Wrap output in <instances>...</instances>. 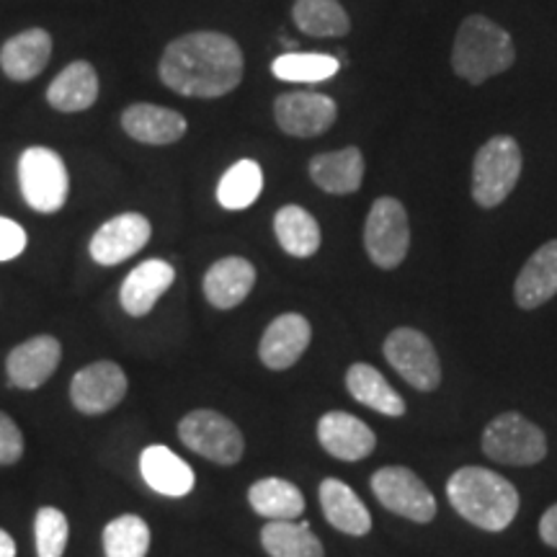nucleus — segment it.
Masks as SVG:
<instances>
[{"label":"nucleus","mask_w":557,"mask_h":557,"mask_svg":"<svg viewBox=\"0 0 557 557\" xmlns=\"http://www.w3.org/2000/svg\"><path fill=\"white\" fill-rule=\"evenodd\" d=\"M243 50L220 32H194L173 39L160 58V81L178 96L220 99L243 81Z\"/></svg>","instance_id":"nucleus-1"},{"label":"nucleus","mask_w":557,"mask_h":557,"mask_svg":"<svg viewBox=\"0 0 557 557\" xmlns=\"http://www.w3.org/2000/svg\"><path fill=\"white\" fill-rule=\"evenodd\" d=\"M447 496L459 517L485 532H504L519 511L517 487L485 468L457 470L447 483Z\"/></svg>","instance_id":"nucleus-2"},{"label":"nucleus","mask_w":557,"mask_h":557,"mask_svg":"<svg viewBox=\"0 0 557 557\" xmlns=\"http://www.w3.org/2000/svg\"><path fill=\"white\" fill-rule=\"evenodd\" d=\"M517 60L511 34L500 29L496 21L487 16H468L459 26L455 50H451V67L459 78L472 86H480L493 75L506 73Z\"/></svg>","instance_id":"nucleus-3"},{"label":"nucleus","mask_w":557,"mask_h":557,"mask_svg":"<svg viewBox=\"0 0 557 557\" xmlns=\"http://www.w3.org/2000/svg\"><path fill=\"white\" fill-rule=\"evenodd\" d=\"M521 176V150L513 137H491L472 163V199L480 207L504 205Z\"/></svg>","instance_id":"nucleus-4"},{"label":"nucleus","mask_w":557,"mask_h":557,"mask_svg":"<svg viewBox=\"0 0 557 557\" xmlns=\"http://www.w3.org/2000/svg\"><path fill=\"white\" fill-rule=\"evenodd\" d=\"M483 451L493 462L529 468L547 455V438L521 413H500L483 431Z\"/></svg>","instance_id":"nucleus-5"},{"label":"nucleus","mask_w":557,"mask_h":557,"mask_svg":"<svg viewBox=\"0 0 557 557\" xmlns=\"http://www.w3.org/2000/svg\"><path fill=\"white\" fill-rule=\"evenodd\" d=\"M18 184L26 205L37 212L52 214L67 199V169L50 148H26L18 158Z\"/></svg>","instance_id":"nucleus-6"},{"label":"nucleus","mask_w":557,"mask_h":557,"mask_svg":"<svg viewBox=\"0 0 557 557\" xmlns=\"http://www.w3.org/2000/svg\"><path fill=\"white\" fill-rule=\"evenodd\" d=\"M408 212L398 199L380 197L367 214L364 248L374 267L398 269L408 256Z\"/></svg>","instance_id":"nucleus-7"},{"label":"nucleus","mask_w":557,"mask_h":557,"mask_svg":"<svg viewBox=\"0 0 557 557\" xmlns=\"http://www.w3.org/2000/svg\"><path fill=\"white\" fill-rule=\"evenodd\" d=\"M178 436L191 451L218 465L240 462L246 451L240 429L218 410H191L178 423Z\"/></svg>","instance_id":"nucleus-8"},{"label":"nucleus","mask_w":557,"mask_h":557,"mask_svg":"<svg viewBox=\"0 0 557 557\" xmlns=\"http://www.w3.org/2000/svg\"><path fill=\"white\" fill-rule=\"evenodd\" d=\"M387 364L408 382L410 387L431 393L442 382V364H438L436 348L431 344L426 333L416 329H395L385 338Z\"/></svg>","instance_id":"nucleus-9"},{"label":"nucleus","mask_w":557,"mask_h":557,"mask_svg":"<svg viewBox=\"0 0 557 557\" xmlns=\"http://www.w3.org/2000/svg\"><path fill=\"white\" fill-rule=\"evenodd\" d=\"M372 493L387 511L416 524H429L436 517V500L413 470L382 468L372 475Z\"/></svg>","instance_id":"nucleus-10"},{"label":"nucleus","mask_w":557,"mask_h":557,"mask_svg":"<svg viewBox=\"0 0 557 557\" xmlns=\"http://www.w3.org/2000/svg\"><path fill=\"white\" fill-rule=\"evenodd\" d=\"M127 395V374L114 361H96L83 367L70 385L73 406L86 416H101L116 408Z\"/></svg>","instance_id":"nucleus-11"},{"label":"nucleus","mask_w":557,"mask_h":557,"mask_svg":"<svg viewBox=\"0 0 557 557\" xmlns=\"http://www.w3.org/2000/svg\"><path fill=\"white\" fill-rule=\"evenodd\" d=\"M336 101L331 96L312 94V90H292L278 96L274 103V116L278 129L289 137H318L325 135L336 122Z\"/></svg>","instance_id":"nucleus-12"},{"label":"nucleus","mask_w":557,"mask_h":557,"mask_svg":"<svg viewBox=\"0 0 557 557\" xmlns=\"http://www.w3.org/2000/svg\"><path fill=\"white\" fill-rule=\"evenodd\" d=\"M150 220L139 212L116 214L114 220L103 222L90 238V256L101 267H116V263L132 259L150 240Z\"/></svg>","instance_id":"nucleus-13"},{"label":"nucleus","mask_w":557,"mask_h":557,"mask_svg":"<svg viewBox=\"0 0 557 557\" xmlns=\"http://www.w3.org/2000/svg\"><path fill=\"white\" fill-rule=\"evenodd\" d=\"M62 359V346L54 336H34L13 348L5 359L9 382L18 389H37L52 377Z\"/></svg>","instance_id":"nucleus-14"},{"label":"nucleus","mask_w":557,"mask_h":557,"mask_svg":"<svg viewBox=\"0 0 557 557\" xmlns=\"http://www.w3.org/2000/svg\"><path fill=\"white\" fill-rule=\"evenodd\" d=\"M320 447L344 462H359L367 455H372L377 436L364 421L344 410H331L318 421Z\"/></svg>","instance_id":"nucleus-15"},{"label":"nucleus","mask_w":557,"mask_h":557,"mask_svg":"<svg viewBox=\"0 0 557 557\" xmlns=\"http://www.w3.org/2000/svg\"><path fill=\"white\" fill-rule=\"evenodd\" d=\"M310 338L312 329L308 318L299 315V312H284V315H278L274 323L263 331L259 357L269 369L282 372V369L297 364L299 357L308 351Z\"/></svg>","instance_id":"nucleus-16"},{"label":"nucleus","mask_w":557,"mask_h":557,"mask_svg":"<svg viewBox=\"0 0 557 557\" xmlns=\"http://www.w3.org/2000/svg\"><path fill=\"white\" fill-rule=\"evenodd\" d=\"M173 282H176V269H173L169 261L150 259L139 263V267L132 269L129 276L122 282V308L127 310L132 318L150 315L158 299L171 289Z\"/></svg>","instance_id":"nucleus-17"},{"label":"nucleus","mask_w":557,"mask_h":557,"mask_svg":"<svg viewBox=\"0 0 557 557\" xmlns=\"http://www.w3.org/2000/svg\"><path fill=\"white\" fill-rule=\"evenodd\" d=\"M122 127L143 145H173L189 129V122L178 111L156 103H132L124 109Z\"/></svg>","instance_id":"nucleus-18"},{"label":"nucleus","mask_w":557,"mask_h":557,"mask_svg":"<svg viewBox=\"0 0 557 557\" xmlns=\"http://www.w3.org/2000/svg\"><path fill=\"white\" fill-rule=\"evenodd\" d=\"M256 284L253 263L240 256H227L205 274V297L212 308L233 310L250 295Z\"/></svg>","instance_id":"nucleus-19"},{"label":"nucleus","mask_w":557,"mask_h":557,"mask_svg":"<svg viewBox=\"0 0 557 557\" xmlns=\"http://www.w3.org/2000/svg\"><path fill=\"white\" fill-rule=\"evenodd\" d=\"M52 54V37L45 29H26L11 37L0 50V67L11 81H34L47 67Z\"/></svg>","instance_id":"nucleus-20"},{"label":"nucleus","mask_w":557,"mask_h":557,"mask_svg":"<svg viewBox=\"0 0 557 557\" xmlns=\"http://www.w3.org/2000/svg\"><path fill=\"white\" fill-rule=\"evenodd\" d=\"M557 295V240H549L532 253L513 284V297L524 310H534Z\"/></svg>","instance_id":"nucleus-21"},{"label":"nucleus","mask_w":557,"mask_h":557,"mask_svg":"<svg viewBox=\"0 0 557 557\" xmlns=\"http://www.w3.org/2000/svg\"><path fill=\"white\" fill-rule=\"evenodd\" d=\"M99 99V75L86 60H75L47 88V101L62 114H78Z\"/></svg>","instance_id":"nucleus-22"},{"label":"nucleus","mask_w":557,"mask_h":557,"mask_svg":"<svg viewBox=\"0 0 557 557\" xmlns=\"http://www.w3.org/2000/svg\"><path fill=\"white\" fill-rule=\"evenodd\" d=\"M320 506H323L325 519L338 532L351 534V537H364L372 529V517H369L367 506L346 483L336 478H329L320 483Z\"/></svg>","instance_id":"nucleus-23"},{"label":"nucleus","mask_w":557,"mask_h":557,"mask_svg":"<svg viewBox=\"0 0 557 557\" xmlns=\"http://www.w3.org/2000/svg\"><path fill=\"white\" fill-rule=\"evenodd\" d=\"M139 472L145 483L156 493H163L169 498H181L191 493L194 470L178 455H173L169 447H148L139 457Z\"/></svg>","instance_id":"nucleus-24"},{"label":"nucleus","mask_w":557,"mask_h":557,"mask_svg":"<svg viewBox=\"0 0 557 557\" xmlns=\"http://www.w3.org/2000/svg\"><path fill=\"white\" fill-rule=\"evenodd\" d=\"M310 178L329 194H354L364 181V156L359 148L320 152L310 160Z\"/></svg>","instance_id":"nucleus-25"},{"label":"nucleus","mask_w":557,"mask_h":557,"mask_svg":"<svg viewBox=\"0 0 557 557\" xmlns=\"http://www.w3.org/2000/svg\"><path fill=\"white\" fill-rule=\"evenodd\" d=\"M346 387L351 393L354 400H359L361 406L377 410L382 416L400 418L406 413V400L400 398L398 389L382 377L380 369L372 364H351L346 372Z\"/></svg>","instance_id":"nucleus-26"},{"label":"nucleus","mask_w":557,"mask_h":557,"mask_svg":"<svg viewBox=\"0 0 557 557\" xmlns=\"http://www.w3.org/2000/svg\"><path fill=\"white\" fill-rule=\"evenodd\" d=\"M248 500L253 511L269 521H295L305 511V498L299 487L282 478H267L250 485Z\"/></svg>","instance_id":"nucleus-27"},{"label":"nucleus","mask_w":557,"mask_h":557,"mask_svg":"<svg viewBox=\"0 0 557 557\" xmlns=\"http://www.w3.org/2000/svg\"><path fill=\"white\" fill-rule=\"evenodd\" d=\"M274 233L278 246L295 259H310L320 248V225L308 209L287 205L276 212Z\"/></svg>","instance_id":"nucleus-28"},{"label":"nucleus","mask_w":557,"mask_h":557,"mask_svg":"<svg viewBox=\"0 0 557 557\" xmlns=\"http://www.w3.org/2000/svg\"><path fill=\"white\" fill-rule=\"evenodd\" d=\"M261 545L271 557H325L308 521H269L261 532Z\"/></svg>","instance_id":"nucleus-29"},{"label":"nucleus","mask_w":557,"mask_h":557,"mask_svg":"<svg viewBox=\"0 0 557 557\" xmlns=\"http://www.w3.org/2000/svg\"><path fill=\"white\" fill-rule=\"evenodd\" d=\"M292 18L308 37H346L351 32V21L338 0H297Z\"/></svg>","instance_id":"nucleus-30"},{"label":"nucleus","mask_w":557,"mask_h":557,"mask_svg":"<svg viewBox=\"0 0 557 557\" xmlns=\"http://www.w3.org/2000/svg\"><path fill=\"white\" fill-rule=\"evenodd\" d=\"M263 171L256 160H238L220 178L218 199L225 209H248L261 197Z\"/></svg>","instance_id":"nucleus-31"},{"label":"nucleus","mask_w":557,"mask_h":557,"mask_svg":"<svg viewBox=\"0 0 557 557\" xmlns=\"http://www.w3.org/2000/svg\"><path fill=\"white\" fill-rule=\"evenodd\" d=\"M341 60L333 54H320V52H287L278 54L271 65V73L278 81L287 83H320L329 81L338 73Z\"/></svg>","instance_id":"nucleus-32"},{"label":"nucleus","mask_w":557,"mask_h":557,"mask_svg":"<svg viewBox=\"0 0 557 557\" xmlns=\"http://www.w3.org/2000/svg\"><path fill=\"white\" fill-rule=\"evenodd\" d=\"M150 547V527L135 513H124L103 529L107 557H145Z\"/></svg>","instance_id":"nucleus-33"},{"label":"nucleus","mask_w":557,"mask_h":557,"mask_svg":"<svg viewBox=\"0 0 557 557\" xmlns=\"http://www.w3.org/2000/svg\"><path fill=\"white\" fill-rule=\"evenodd\" d=\"M67 519L60 508L45 506L37 511V553L39 557H62L67 547Z\"/></svg>","instance_id":"nucleus-34"},{"label":"nucleus","mask_w":557,"mask_h":557,"mask_svg":"<svg viewBox=\"0 0 557 557\" xmlns=\"http://www.w3.org/2000/svg\"><path fill=\"white\" fill-rule=\"evenodd\" d=\"M24 455V434L11 416L0 413V465L18 462Z\"/></svg>","instance_id":"nucleus-35"},{"label":"nucleus","mask_w":557,"mask_h":557,"mask_svg":"<svg viewBox=\"0 0 557 557\" xmlns=\"http://www.w3.org/2000/svg\"><path fill=\"white\" fill-rule=\"evenodd\" d=\"M26 233L18 222L0 218V261H11L24 253Z\"/></svg>","instance_id":"nucleus-36"},{"label":"nucleus","mask_w":557,"mask_h":557,"mask_svg":"<svg viewBox=\"0 0 557 557\" xmlns=\"http://www.w3.org/2000/svg\"><path fill=\"white\" fill-rule=\"evenodd\" d=\"M540 537L545 540V545L557 547V504L549 506L545 513H542L540 521Z\"/></svg>","instance_id":"nucleus-37"},{"label":"nucleus","mask_w":557,"mask_h":557,"mask_svg":"<svg viewBox=\"0 0 557 557\" xmlns=\"http://www.w3.org/2000/svg\"><path fill=\"white\" fill-rule=\"evenodd\" d=\"M0 557H16V542L5 529H0Z\"/></svg>","instance_id":"nucleus-38"}]
</instances>
